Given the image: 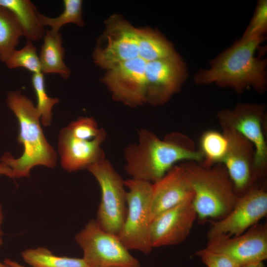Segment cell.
<instances>
[{
  "label": "cell",
  "mask_w": 267,
  "mask_h": 267,
  "mask_svg": "<svg viewBox=\"0 0 267 267\" xmlns=\"http://www.w3.org/2000/svg\"><path fill=\"white\" fill-rule=\"evenodd\" d=\"M124 158L125 170L131 178L152 183L178 162L203 161L202 154L186 134L174 132L160 139L146 129L139 130L137 143L126 147Z\"/></svg>",
  "instance_id": "6da1fadb"
},
{
  "label": "cell",
  "mask_w": 267,
  "mask_h": 267,
  "mask_svg": "<svg viewBox=\"0 0 267 267\" xmlns=\"http://www.w3.org/2000/svg\"><path fill=\"white\" fill-rule=\"evenodd\" d=\"M265 39V35L240 39L214 58L209 69L199 70L193 82L230 88L237 93L251 88L264 93L267 87V61L257 57L255 52Z\"/></svg>",
  "instance_id": "7a4b0ae2"
},
{
  "label": "cell",
  "mask_w": 267,
  "mask_h": 267,
  "mask_svg": "<svg viewBox=\"0 0 267 267\" xmlns=\"http://www.w3.org/2000/svg\"><path fill=\"white\" fill-rule=\"evenodd\" d=\"M6 102L18 121L17 140L24 149L18 158L8 152H5L1 157L0 163L7 169V176L29 177L31 170L36 166L54 168L57 155L44 134L40 116L32 101L20 91H11L7 94Z\"/></svg>",
  "instance_id": "3957f363"
},
{
  "label": "cell",
  "mask_w": 267,
  "mask_h": 267,
  "mask_svg": "<svg viewBox=\"0 0 267 267\" xmlns=\"http://www.w3.org/2000/svg\"><path fill=\"white\" fill-rule=\"evenodd\" d=\"M180 165L193 191L192 204L197 218L220 220L228 215L239 196L223 165L207 168L192 161Z\"/></svg>",
  "instance_id": "277c9868"
},
{
  "label": "cell",
  "mask_w": 267,
  "mask_h": 267,
  "mask_svg": "<svg viewBox=\"0 0 267 267\" xmlns=\"http://www.w3.org/2000/svg\"><path fill=\"white\" fill-rule=\"evenodd\" d=\"M127 211L117 235L129 250L147 254L152 249L150 239L152 183L130 178L125 180Z\"/></svg>",
  "instance_id": "5b68a950"
},
{
  "label": "cell",
  "mask_w": 267,
  "mask_h": 267,
  "mask_svg": "<svg viewBox=\"0 0 267 267\" xmlns=\"http://www.w3.org/2000/svg\"><path fill=\"white\" fill-rule=\"evenodd\" d=\"M87 170L95 178L101 190L95 220L102 229L117 235L127 211L125 180L106 158L89 165Z\"/></svg>",
  "instance_id": "8992f818"
},
{
  "label": "cell",
  "mask_w": 267,
  "mask_h": 267,
  "mask_svg": "<svg viewBox=\"0 0 267 267\" xmlns=\"http://www.w3.org/2000/svg\"><path fill=\"white\" fill-rule=\"evenodd\" d=\"M75 239L89 267H140L118 236L102 229L95 220L89 221Z\"/></svg>",
  "instance_id": "52a82bcc"
},
{
  "label": "cell",
  "mask_w": 267,
  "mask_h": 267,
  "mask_svg": "<svg viewBox=\"0 0 267 267\" xmlns=\"http://www.w3.org/2000/svg\"><path fill=\"white\" fill-rule=\"evenodd\" d=\"M217 118L220 126L234 129L252 143L255 151L256 177L264 175L267 168L266 105L252 103H238L233 109L219 111Z\"/></svg>",
  "instance_id": "ba28073f"
},
{
  "label": "cell",
  "mask_w": 267,
  "mask_h": 267,
  "mask_svg": "<svg viewBox=\"0 0 267 267\" xmlns=\"http://www.w3.org/2000/svg\"><path fill=\"white\" fill-rule=\"evenodd\" d=\"M204 249L225 256L238 267L263 262L267 258V225L257 223L236 236L209 238Z\"/></svg>",
  "instance_id": "9c48e42d"
},
{
  "label": "cell",
  "mask_w": 267,
  "mask_h": 267,
  "mask_svg": "<svg viewBox=\"0 0 267 267\" xmlns=\"http://www.w3.org/2000/svg\"><path fill=\"white\" fill-rule=\"evenodd\" d=\"M267 214V192L264 188L252 186L238 197L228 215L212 222L208 238L221 235L238 236L257 224Z\"/></svg>",
  "instance_id": "30bf717a"
},
{
  "label": "cell",
  "mask_w": 267,
  "mask_h": 267,
  "mask_svg": "<svg viewBox=\"0 0 267 267\" xmlns=\"http://www.w3.org/2000/svg\"><path fill=\"white\" fill-rule=\"evenodd\" d=\"M145 75L146 102L161 105L178 92L187 77L185 63L176 53L171 56L146 62Z\"/></svg>",
  "instance_id": "8fae6325"
},
{
  "label": "cell",
  "mask_w": 267,
  "mask_h": 267,
  "mask_svg": "<svg viewBox=\"0 0 267 267\" xmlns=\"http://www.w3.org/2000/svg\"><path fill=\"white\" fill-rule=\"evenodd\" d=\"M105 47H96L93 53L94 62L107 70L117 65L138 57L137 29L117 15L105 22Z\"/></svg>",
  "instance_id": "7c38bea8"
},
{
  "label": "cell",
  "mask_w": 267,
  "mask_h": 267,
  "mask_svg": "<svg viewBox=\"0 0 267 267\" xmlns=\"http://www.w3.org/2000/svg\"><path fill=\"white\" fill-rule=\"evenodd\" d=\"M146 64L138 56L108 70L102 81L114 99L133 107L146 102Z\"/></svg>",
  "instance_id": "4fadbf2b"
},
{
  "label": "cell",
  "mask_w": 267,
  "mask_h": 267,
  "mask_svg": "<svg viewBox=\"0 0 267 267\" xmlns=\"http://www.w3.org/2000/svg\"><path fill=\"white\" fill-rule=\"evenodd\" d=\"M221 127L228 141L227 152L222 164L226 170L236 194L245 193L256 178L254 146L234 129Z\"/></svg>",
  "instance_id": "5bb4252c"
},
{
  "label": "cell",
  "mask_w": 267,
  "mask_h": 267,
  "mask_svg": "<svg viewBox=\"0 0 267 267\" xmlns=\"http://www.w3.org/2000/svg\"><path fill=\"white\" fill-rule=\"evenodd\" d=\"M196 219L192 202L178 205L160 213L152 220L150 224L152 248L181 243L189 235Z\"/></svg>",
  "instance_id": "9a60e30c"
},
{
  "label": "cell",
  "mask_w": 267,
  "mask_h": 267,
  "mask_svg": "<svg viewBox=\"0 0 267 267\" xmlns=\"http://www.w3.org/2000/svg\"><path fill=\"white\" fill-rule=\"evenodd\" d=\"M106 137L103 129L95 138L82 140L73 136L66 127L62 128L58 138L61 166L68 172H75L87 169L89 165L105 159L101 144Z\"/></svg>",
  "instance_id": "2e32d148"
},
{
  "label": "cell",
  "mask_w": 267,
  "mask_h": 267,
  "mask_svg": "<svg viewBox=\"0 0 267 267\" xmlns=\"http://www.w3.org/2000/svg\"><path fill=\"white\" fill-rule=\"evenodd\" d=\"M192 188L179 164L173 167L161 178L152 183V220L160 213L178 205L192 202Z\"/></svg>",
  "instance_id": "e0dca14e"
},
{
  "label": "cell",
  "mask_w": 267,
  "mask_h": 267,
  "mask_svg": "<svg viewBox=\"0 0 267 267\" xmlns=\"http://www.w3.org/2000/svg\"><path fill=\"white\" fill-rule=\"evenodd\" d=\"M39 59L43 74H58L67 79L71 72L65 64L63 58L64 49L62 47L61 34L46 30L44 36Z\"/></svg>",
  "instance_id": "ac0fdd59"
},
{
  "label": "cell",
  "mask_w": 267,
  "mask_h": 267,
  "mask_svg": "<svg viewBox=\"0 0 267 267\" xmlns=\"http://www.w3.org/2000/svg\"><path fill=\"white\" fill-rule=\"evenodd\" d=\"M0 5L11 11L16 18L28 40L37 41L44 37L45 31L39 20L35 5L29 0H0Z\"/></svg>",
  "instance_id": "d6986e66"
},
{
  "label": "cell",
  "mask_w": 267,
  "mask_h": 267,
  "mask_svg": "<svg viewBox=\"0 0 267 267\" xmlns=\"http://www.w3.org/2000/svg\"><path fill=\"white\" fill-rule=\"evenodd\" d=\"M138 56L146 62L166 58L176 54L174 46L158 31L137 29Z\"/></svg>",
  "instance_id": "ffe728a7"
},
{
  "label": "cell",
  "mask_w": 267,
  "mask_h": 267,
  "mask_svg": "<svg viewBox=\"0 0 267 267\" xmlns=\"http://www.w3.org/2000/svg\"><path fill=\"white\" fill-rule=\"evenodd\" d=\"M23 36L21 28L13 13L0 5V60L5 63Z\"/></svg>",
  "instance_id": "44dd1931"
},
{
  "label": "cell",
  "mask_w": 267,
  "mask_h": 267,
  "mask_svg": "<svg viewBox=\"0 0 267 267\" xmlns=\"http://www.w3.org/2000/svg\"><path fill=\"white\" fill-rule=\"evenodd\" d=\"M227 148L228 141L222 133L213 130L205 131L200 137L198 149L203 157L201 165L209 168L222 164Z\"/></svg>",
  "instance_id": "7402d4cb"
},
{
  "label": "cell",
  "mask_w": 267,
  "mask_h": 267,
  "mask_svg": "<svg viewBox=\"0 0 267 267\" xmlns=\"http://www.w3.org/2000/svg\"><path fill=\"white\" fill-rule=\"evenodd\" d=\"M22 256L32 267H89L83 258L57 256L43 247L25 250Z\"/></svg>",
  "instance_id": "603a6c76"
},
{
  "label": "cell",
  "mask_w": 267,
  "mask_h": 267,
  "mask_svg": "<svg viewBox=\"0 0 267 267\" xmlns=\"http://www.w3.org/2000/svg\"><path fill=\"white\" fill-rule=\"evenodd\" d=\"M63 4L64 10L57 17H49L40 12L38 13L42 25L44 27L49 26L51 28L50 31L53 33H59L60 29L64 25L68 23H74L80 27L84 25L82 17L83 1L64 0Z\"/></svg>",
  "instance_id": "cb8c5ba5"
},
{
  "label": "cell",
  "mask_w": 267,
  "mask_h": 267,
  "mask_svg": "<svg viewBox=\"0 0 267 267\" xmlns=\"http://www.w3.org/2000/svg\"><path fill=\"white\" fill-rule=\"evenodd\" d=\"M31 80L37 99L36 107L40 116L41 124L44 127H48L52 121V108L59 102V99L48 95L45 87L44 74H33Z\"/></svg>",
  "instance_id": "d4e9b609"
},
{
  "label": "cell",
  "mask_w": 267,
  "mask_h": 267,
  "mask_svg": "<svg viewBox=\"0 0 267 267\" xmlns=\"http://www.w3.org/2000/svg\"><path fill=\"white\" fill-rule=\"evenodd\" d=\"M5 63L9 69L22 67L33 74L42 73L36 48L30 40H27L22 48L19 50L15 49Z\"/></svg>",
  "instance_id": "484cf974"
},
{
  "label": "cell",
  "mask_w": 267,
  "mask_h": 267,
  "mask_svg": "<svg viewBox=\"0 0 267 267\" xmlns=\"http://www.w3.org/2000/svg\"><path fill=\"white\" fill-rule=\"evenodd\" d=\"M66 128L73 136L84 140L95 138L103 130L98 128L93 118L88 117H80L71 122Z\"/></svg>",
  "instance_id": "4316f807"
},
{
  "label": "cell",
  "mask_w": 267,
  "mask_h": 267,
  "mask_svg": "<svg viewBox=\"0 0 267 267\" xmlns=\"http://www.w3.org/2000/svg\"><path fill=\"white\" fill-rule=\"evenodd\" d=\"M267 31V0H259L253 16L241 39L265 35Z\"/></svg>",
  "instance_id": "83f0119b"
},
{
  "label": "cell",
  "mask_w": 267,
  "mask_h": 267,
  "mask_svg": "<svg viewBox=\"0 0 267 267\" xmlns=\"http://www.w3.org/2000/svg\"><path fill=\"white\" fill-rule=\"evenodd\" d=\"M202 263L207 267H238L230 259L225 256L207 251L204 249L196 253Z\"/></svg>",
  "instance_id": "f1b7e54d"
},
{
  "label": "cell",
  "mask_w": 267,
  "mask_h": 267,
  "mask_svg": "<svg viewBox=\"0 0 267 267\" xmlns=\"http://www.w3.org/2000/svg\"><path fill=\"white\" fill-rule=\"evenodd\" d=\"M4 169L2 165L0 163V175H4ZM3 216L1 212V205H0V245L2 243V238L1 236L3 234V233L1 230L0 226L2 222Z\"/></svg>",
  "instance_id": "f546056e"
},
{
  "label": "cell",
  "mask_w": 267,
  "mask_h": 267,
  "mask_svg": "<svg viewBox=\"0 0 267 267\" xmlns=\"http://www.w3.org/2000/svg\"><path fill=\"white\" fill-rule=\"evenodd\" d=\"M4 264L10 267H25L21 265L15 261H11L9 259H5L4 261Z\"/></svg>",
  "instance_id": "4dcf8cb0"
},
{
  "label": "cell",
  "mask_w": 267,
  "mask_h": 267,
  "mask_svg": "<svg viewBox=\"0 0 267 267\" xmlns=\"http://www.w3.org/2000/svg\"><path fill=\"white\" fill-rule=\"evenodd\" d=\"M238 267H265L263 262L251 264L242 266H239Z\"/></svg>",
  "instance_id": "1f68e13d"
},
{
  "label": "cell",
  "mask_w": 267,
  "mask_h": 267,
  "mask_svg": "<svg viewBox=\"0 0 267 267\" xmlns=\"http://www.w3.org/2000/svg\"><path fill=\"white\" fill-rule=\"evenodd\" d=\"M0 267H10L6 265L5 264H3L0 263Z\"/></svg>",
  "instance_id": "d6a6232c"
},
{
  "label": "cell",
  "mask_w": 267,
  "mask_h": 267,
  "mask_svg": "<svg viewBox=\"0 0 267 267\" xmlns=\"http://www.w3.org/2000/svg\"><path fill=\"white\" fill-rule=\"evenodd\" d=\"M119 267L110 266V267Z\"/></svg>",
  "instance_id": "836d02e7"
}]
</instances>
